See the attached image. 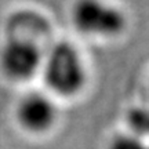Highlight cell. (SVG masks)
<instances>
[{"label": "cell", "mask_w": 149, "mask_h": 149, "mask_svg": "<svg viewBox=\"0 0 149 149\" xmlns=\"http://www.w3.org/2000/svg\"><path fill=\"white\" fill-rule=\"evenodd\" d=\"M42 70L47 87L61 97H72L84 87V62L77 48L66 42L57 43L48 50Z\"/></svg>", "instance_id": "cell-1"}, {"label": "cell", "mask_w": 149, "mask_h": 149, "mask_svg": "<svg viewBox=\"0 0 149 149\" xmlns=\"http://www.w3.org/2000/svg\"><path fill=\"white\" fill-rule=\"evenodd\" d=\"M73 22L83 35L95 37L116 36L126 25L120 10L94 0H86L76 4Z\"/></svg>", "instance_id": "cell-2"}, {"label": "cell", "mask_w": 149, "mask_h": 149, "mask_svg": "<svg viewBox=\"0 0 149 149\" xmlns=\"http://www.w3.org/2000/svg\"><path fill=\"white\" fill-rule=\"evenodd\" d=\"M145 146L146 145L138 137L133 134H124L113 139L109 149H145Z\"/></svg>", "instance_id": "cell-6"}, {"label": "cell", "mask_w": 149, "mask_h": 149, "mask_svg": "<svg viewBox=\"0 0 149 149\" xmlns=\"http://www.w3.org/2000/svg\"><path fill=\"white\" fill-rule=\"evenodd\" d=\"M43 58V51L37 43L11 37L1 47L0 66L8 79L25 81L42 69Z\"/></svg>", "instance_id": "cell-3"}, {"label": "cell", "mask_w": 149, "mask_h": 149, "mask_svg": "<svg viewBox=\"0 0 149 149\" xmlns=\"http://www.w3.org/2000/svg\"><path fill=\"white\" fill-rule=\"evenodd\" d=\"M18 122L26 131L42 134L53 127L57 119V108L51 98L42 93H31L18 104Z\"/></svg>", "instance_id": "cell-4"}, {"label": "cell", "mask_w": 149, "mask_h": 149, "mask_svg": "<svg viewBox=\"0 0 149 149\" xmlns=\"http://www.w3.org/2000/svg\"><path fill=\"white\" fill-rule=\"evenodd\" d=\"M127 120L130 131L142 139L144 137H149V108L146 107H134L127 112Z\"/></svg>", "instance_id": "cell-5"}, {"label": "cell", "mask_w": 149, "mask_h": 149, "mask_svg": "<svg viewBox=\"0 0 149 149\" xmlns=\"http://www.w3.org/2000/svg\"><path fill=\"white\" fill-rule=\"evenodd\" d=\"M145 149H149V144H148V145H146V146H145Z\"/></svg>", "instance_id": "cell-7"}]
</instances>
